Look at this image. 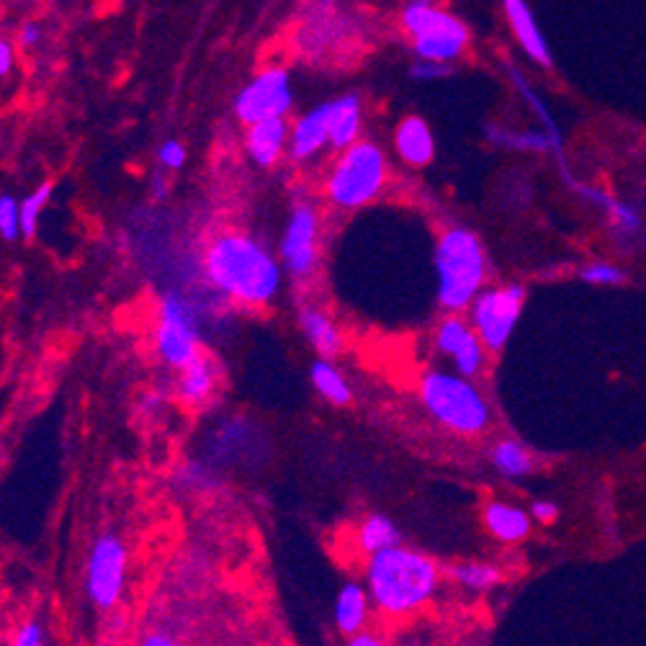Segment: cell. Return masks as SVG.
Instances as JSON below:
<instances>
[{"instance_id": "e0dca14e", "label": "cell", "mask_w": 646, "mask_h": 646, "mask_svg": "<svg viewBox=\"0 0 646 646\" xmlns=\"http://www.w3.org/2000/svg\"><path fill=\"white\" fill-rule=\"evenodd\" d=\"M361 129V104L355 96H345L330 104V144L348 150L359 137Z\"/></svg>"}, {"instance_id": "d6986e66", "label": "cell", "mask_w": 646, "mask_h": 646, "mask_svg": "<svg viewBox=\"0 0 646 646\" xmlns=\"http://www.w3.org/2000/svg\"><path fill=\"white\" fill-rule=\"evenodd\" d=\"M366 611H368V598L363 592V587L359 585H345L338 595L336 602V621L338 629L343 634H359L363 621H366Z\"/></svg>"}, {"instance_id": "4dcf8cb0", "label": "cell", "mask_w": 646, "mask_h": 646, "mask_svg": "<svg viewBox=\"0 0 646 646\" xmlns=\"http://www.w3.org/2000/svg\"><path fill=\"white\" fill-rule=\"evenodd\" d=\"M583 279L587 284H600V286H611V284H621L626 275H623L621 268H615L611 263H592L583 271Z\"/></svg>"}, {"instance_id": "2e32d148", "label": "cell", "mask_w": 646, "mask_h": 646, "mask_svg": "<svg viewBox=\"0 0 646 646\" xmlns=\"http://www.w3.org/2000/svg\"><path fill=\"white\" fill-rule=\"evenodd\" d=\"M484 522H488L492 536L505 543L526 539L528 531H531V520H528V515L518 510V507L503 505V503L488 505V510H484Z\"/></svg>"}, {"instance_id": "1f68e13d", "label": "cell", "mask_w": 646, "mask_h": 646, "mask_svg": "<svg viewBox=\"0 0 646 646\" xmlns=\"http://www.w3.org/2000/svg\"><path fill=\"white\" fill-rule=\"evenodd\" d=\"M157 157H160V163L165 165V168H171V171H178L180 165L186 163V150L180 148L178 142H165L163 148H160V152H157Z\"/></svg>"}, {"instance_id": "9c48e42d", "label": "cell", "mask_w": 646, "mask_h": 646, "mask_svg": "<svg viewBox=\"0 0 646 646\" xmlns=\"http://www.w3.org/2000/svg\"><path fill=\"white\" fill-rule=\"evenodd\" d=\"M292 106V89L284 70H266L237 96V116L248 125L284 116Z\"/></svg>"}, {"instance_id": "f546056e", "label": "cell", "mask_w": 646, "mask_h": 646, "mask_svg": "<svg viewBox=\"0 0 646 646\" xmlns=\"http://www.w3.org/2000/svg\"><path fill=\"white\" fill-rule=\"evenodd\" d=\"M0 235L3 239H16L21 232V204H16L13 196H3L0 199Z\"/></svg>"}, {"instance_id": "f1b7e54d", "label": "cell", "mask_w": 646, "mask_h": 646, "mask_svg": "<svg viewBox=\"0 0 646 646\" xmlns=\"http://www.w3.org/2000/svg\"><path fill=\"white\" fill-rule=\"evenodd\" d=\"M482 338L477 336H471L467 343H463V348L459 353L454 355V361H456V368H459V374L461 376H474L479 368H482V361H484V351H482Z\"/></svg>"}, {"instance_id": "7c38bea8", "label": "cell", "mask_w": 646, "mask_h": 646, "mask_svg": "<svg viewBox=\"0 0 646 646\" xmlns=\"http://www.w3.org/2000/svg\"><path fill=\"white\" fill-rule=\"evenodd\" d=\"M505 13H507V21H510L515 36H518L520 47L526 49V52L531 55L536 62L551 64L547 39H543L541 28H539V24H536L533 13L526 5V0H505Z\"/></svg>"}, {"instance_id": "7a4b0ae2", "label": "cell", "mask_w": 646, "mask_h": 646, "mask_svg": "<svg viewBox=\"0 0 646 646\" xmlns=\"http://www.w3.org/2000/svg\"><path fill=\"white\" fill-rule=\"evenodd\" d=\"M368 592L384 613L404 615L423 608L438 587V567L418 551L389 547L372 554Z\"/></svg>"}, {"instance_id": "f35d334b", "label": "cell", "mask_w": 646, "mask_h": 646, "mask_svg": "<svg viewBox=\"0 0 646 646\" xmlns=\"http://www.w3.org/2000/svg\"><path fill=\"white\" fill-rule=\"evenodd\" d=\"M142 644L144 646H171V644H176V642H173V638H168V636H148Z\"/></svg>"}, {"instance_id": "8992f818", "label": "cell", "mask_w": 646, "mask_h": 646, "mask_svg": "<svg viewBox=\"0 0 646 646\" xmlns=\"http://www.w3.org/2000/svg\"><path fill=\"white\" fill-rule=\"evenodd\" d=\"M157 351L165 363L176 368H186L193 359H199V317L184 294L168 292L163 296Z\"/></svg>"}, {"instance_id": "8d00e7d4", "label": "cell", "mask_w": 646, "mask_h": 646, "mask_svg": "<svg viewBox=\"0 0 646 646\" xmlns=\"http://www.w3.org/2000/svg\"><path fill=\"white\" fill-rule=\"evenodd\" d=\"M39 26L36 24H26L24 28H21V42H24V45H34V42H39Z\"/></svg>"}, {"instance_id": "277c9868", "label": "cell", "mask_w": 646, "mask_h": 646, "mask_svg": "<svg viewBox=\"0 0 646 646\" xmlns=\"http://www.w3.org/2000/svg\"><path fill=\"white\" fill-rule=\"evenodd\" d=\"M425 408L456 433H482L490 423V408L471 381L454 374H427L420 384Z\"/></svg>"}, {"instance_id": "44dd1931", "label": "cell", "mask_w": 646, "mask_h": 646, "mask_svg": "<svg viewBox=\"0 0 646 646\" xmlns=\"http://www.w3.org/2000/svg\"><path fill=\"white\" fill-rule=\"evenodd\" d=\"M312 381H315V389L322 395L328 402L338 404V408H343V404L351 402V387H348V381L340 376V372L328 359L317 361L315 366H312Z\"/></svg>"}, {"instance_id": "d6a6232c", "label": "cell", "mask_w": 646, "mask_h": 646, "mask_svg": "<svg viewBox=\"0 0 646 646\" xmlns=\"http://www.w3.org/2000/svg\"><path fill=\"white\" fill-rule=\"evenodd\" d=\"M42 642H45V629H42L39 623H26L16 634L19 646H39Z\"/></svg>"}, {"instance_id": "e575fe53", "label": "cell", "mask_w": 646, "mask_h": 646, "mask_svg": "<svg viewBox=\"0 0 646 646\" xmlns=\"http://www.w3.org/2000/svg\"><path fill=\"white\" fill-rule=\"evenodd\" d=\"M533 515H536V520L551 522V520H556L559 510H556L554 503H543V500H539V503H533Z\"/></svg>"}, {"instance_id": "cb8c5ba5", "label": "cell", "mask_w": 646, "mask_h": 646, "mask_svg": "<svg viewBox=\"0 0 646 646\" xmlns=\"http://www.w3.org/2000/svg\"><path fill=\"white\" fill-rule=\"evenodd\" d=\"M492 461H495L500 474L505 477H522L531 471V456L518 441L497 443L495 451H492Z\"/></svg>"}, {"instance_id": "836d02e7", "label": "cell", "mask_w": 646, "mask_h": 646, "mask_svg": "<svg viewBox=\"0 0 646 646\" xmlns=\"http://www.w3.org/2000/svg\"><path fill=\"white\" fill-rule=\"evenodd\" d=\"M446 72H448L446 62H435V60H423L412 68V75L415 78H438V75H446Z\"/></svg>"}, {"instance_id": "30bf717a", "label": "cell", "mask_w": 646, "mask_h": 646, "mask_svg": "<svg viewBox=\"0 0 646 646\" xmlns=\"http://www.w3.org/2000/svg\"><path fill=\"white\" fill-rule=\"evenodd\" d=\"M281 256L294 275H309L317 260V214L312 207H299L286 224Z\"/></svg>"}, {"instance_id": "603a6c76", "label": "cell", "mask_w": 646, "mask_h": 646, "mask_svg": "<svg viewBox=\"0 0 646 646\" xmlns=\"http://www.w3.org/2000/svg\"><path fill=\"white\" fill-rule=\"evenodd\" d=\"M467 39L469 36H418L415 49H418L420 60L448 62V60H454V57L461 55Z\"/></svg>"}, {"instance_id": "4316f807", "label": "cell", "mask_w": 646, "mask_h": 646, "mask_svg": "<svg viewBox=\"0 0 646 646\" xmlns=\"http://www.w3.org/2000/svg\"><path fill=\"white\" fill-rule=\"evenodd\" d=\"M474 332L477 330H469L459 317H448L438 330V348L446 355H456Z\"/></svg>"}, {"instance_id": "9a60e30c", "label": "cell", "mask_w": 646, "mask_h": 646, "mask_svg": "<svg viewBox=\"0 0 646 646\" xmlns=\"http://www.w3.org/2000/svg\"><path fill=\"white\" fill-rule=\"evenodd\" d=\"M397 150L410 165H425L433 157V134L423 119L410 116L397 129Z\"/></svg>"}, {"instance_id": "3957f363", "label": "cell", "mask_w": 646, "mask_h": 646, "mask_svg": "<svg viewBox=\"0 0 646 646\" xmlns=\"http://www.w3.org/2000/svg\"><path fill=\"white\" fill-rule=\"evenodd\" d=\"M435 271H438L441 307L451 312L467 309L477 299L488 275V260L474 232L461 227L448 230L435 250Z\"/></svg>"}, {"instance_id": "d4e9b609", "label": "cell", "mask_w": 646, "mask_h": 646, "mask_svg": "<svg viewBox=\"0 0 646 646\" xmlns=\"http://www.w3.org/2000/svg\"><path fill=\"white\" fill-rule=\"evenodd\" d=\"M49 196H52V186L45 184L21 201V232H24V237L36 235V222H39V214L45 212Z\"/></svg>"}, {"instance_id": "74e56055", "label": "cell", "mask_w": 646, "mask_h": 646, "mask_svg": "<svg viewBox=\"0 0 646 646\" xmlns=\"http://www.w3.org/2000/svg\"><path fill=\"white\" fill-rule=\"evenodd\" d=\"M381 642L376 636H368V634H361V636H353L351 638V646H379Z\"/></svg>"}, {"instance_id": "52a82bcc", "label": "cell", "mask_w": 646, "mask_h": 646, "mask_svg": "<svg viewBox=\"0 0 646 646\" xmlns=\"http://www.w3.org/2000/svg\"><path fill=\"white\" fill-rule=\"evenodd\" d=\"M522 302H526V289L518 284L488 289L471 302V322L490 351H500L510 340L520 319Z\"/></svg>"}, {"instance_id": "484cf974", "label": "cell", "mask_w": 646, "mask_h": 646, "mask_svg": "<svg viewBox=\"0 0 646 646\" xmlns=\"http://www.w3.org/2000/svg\"><path fill=\"white\" fill-rule=\"evenodd\" d=\"M451 575L456 583H461L463 587H471V590H490L492 585L497 583V569L490 567V564H459V567L451 569Z\"/></svg>"}, {"instance_id": "5bb4252c", "label": "cell", "mask_w": 646, "mask_h": 646, "mask_svg": "<svg viewBox=\"0 0 646 646\" xmlns=\"http://www.w3.org/2000/svg\"><path fill=\"white\" fill-rule=\"evenodd\" d=\"M289 134V127L284 116H273V119H263L250 125L248 134V152L258 165H273L281 155L284 140Z\"/></svg>"}, {"instance_id": "ffe728a7", "label": "cell", "mask_w": 646, "mask_h": 646, "mask_svg": "<svg viewBox=\"0 0 646 646\" xmlns=\"http://www.w3.org/2000/svg\"><path fill=\"white\" fill-rule=\"evenodd\" d=\"M180 397L188 404H199L212 395L214 389V366L207 359H193L186 368H180Z\"/></svg>"}, {"instance_id": "ac0fdd59", "label": "cell", "mask_w": 646, "mask_h": 646, "mask_svg": "<svg viewBox=\"0 0 646 646\" xmlns=\"http://www.w3.org/2000/svg\"><path fill=\"white\" fill-rule=\"evenodd\" d=\"M299 322H302L304 336H307L309 343L322 353V359H332V355L340 353V343H343V340H340L338 328L332 325V319L325 315V312L312 309V307L302 309Z\"/></svg>"}, {"instance_id": "6da1fadb", "label": "cell", "mask_w": 646, "mask_h": 646, "mask_svg": "<svg viewBox=\"0 0 646 646\" xmlns=\"http://www.w3.org/2000/svg\"><path fill=\"white\" fill-rule=\"evenodd\" d=\"M207 275L222 294L245 304H268L279 294L281 268L256 239L224 235L207 250Z\"/></svg>"}, {"instance_id": "ba28073f", "label": "cell", "mask_w": 646, "mask_h": 646, "mask_svg": "<svg viewBox=\"0 0 646 646\" xmlns=\"http://www.w3.org/2000/svg\"><path fill=\"white\" fill-rule=\"evenodd\" d=\"M127 575V551L114 536H101L91 551L89 562V595L93 606L108 608L116 606L125 590Z\"/></svg>"}, {"instance_id": "d590c367", "label": "cell", "mask_w": 646, "mask_h": 646, "mask_svg": "<svg viewBox=\"0 0 646 646\" xmlns=\"http://www.w3.org/2000/svg\"><path fill=\"white\" fill-rule=\"evenodd\" d=\"M11 45L9 42H3V45H0V75H9V70H11Z\"/></svg>"}, {"instance_id": "8fae6325", "label": "cell", "mask_w": 646, "mask_h": 646, "mask_svg": "<svg viewBox=\"0 0 646 646\" xmlns=\"http://www.w3.org/2000/svg\"><path fill=\"white\" fill-rule=\"evenodd\" d=\"M404 26L418 36H469L467 26L454 16L433 9L431 0H412V5L404 11Z\"/></svg>"}, {"instance_id": "4fadbf2b", "label": "cell", "mask_w": 646, "mask_h": 646, "mask_svg": "<svg viewBox=\"0 0 646 646\" xmlns=\"http://www.w3.org/2000/svg\"><path fill=\"white\" fill-rule=\"evenodd\" d=\"M330 142V104L317 106L315 111L302 116L292 132V152L296 160H307L319 148Z\"/></svg>"}, {"instance_id": "7402d4cb", "label": "cell", "mask_w": 646, "mask_h": 646, "mask_svg": "<svg viewBox=\"0 0 646 646\" xmlns=\"http://www.w3.org/2000/svg\"><path fill=\"white\" fill-rule=\"evenodd\" d=\"M359 541L361 549L368 551V554H376V551L397 547L399 543V531L397 526L384 515H372L366 522L361 526L359 531Z\"/></svg>"}, {"instance_id": "5b68a950", "label": "cell", "mask_w": 646, "mask_h": 646, "mask_svg": "<svg viewBox=\"0 0 646 646\" xmlns=\"http://www.w3.org/2000/svg\"><path fill=\"white\" fill-rule=\"evenodd\" d=\"M384 186V155L372 142L351 144L332 171L328 193L338 207L353 209L376 199Z\"/></svg>"}, {"instance_id": "83f0119b", "label": "cell", "mask_w": 646, "mask_h": 646, "mask_svg": "<svg viewBox=\"0 0 646 646\" xmlns=\"http://www.w3.org/2000/svg\"><path fill=\"white\" fill-rule=\"evenodd\" d=\"M602 207L608 209V214H611V220H613V227L619 230L621 235L634 237L636 232L642 230V216H638V212L631 204H623V201L606 199V201H602Z\"/></svg>"}]
</instances>
